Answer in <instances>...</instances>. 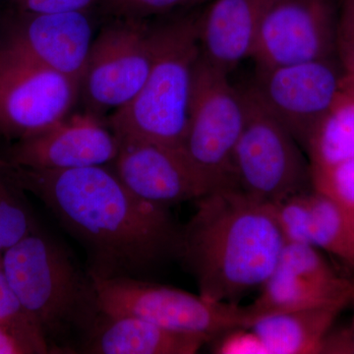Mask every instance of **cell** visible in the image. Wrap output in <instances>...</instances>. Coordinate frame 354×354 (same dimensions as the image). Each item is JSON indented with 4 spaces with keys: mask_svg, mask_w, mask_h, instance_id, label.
Here are the masks:
<instances>
[{
    "mask_svg": "<svg viewBox=\"0 0 354 354\" xmlns=\"http://www.w3.org/2000/svg\"><path fill=\"white\" fill-rule=\"evenodd\" d=\"M12 165L24 189L85 248L93 278L142 279L176 256L181 228L169 208L136 196L111 165L60 171Z\"/></svg>",
    "mask_w": 354,
    "mask_h": 354,
    "instance_id": "cell-1",
    "label": "cell"
},
{
    "mask_svg": "<svg viewBox=\"0 0 354 354\" xmlns=\"http://www.w3.org/2000/svg\"><path fill=\"white\" fill-rule=\"evenodd\" d=\"M181 227L176 257L196 281L199 295L236 304L271 276L286 245L272 205L235 188L198 198Z\"/></svg>",
    "mask_w": 354,
    "mask_h": 354,
    "instance_id": "cell-2",
    "label": "cell"
},
{
    "mask_svg": "<svg viewBox=\"0 0 354 354\" xmlns=\"http://www.w3.org/2000/svg\"><path fill=\"white\" fill-rule=\"evenodd\" d=\"M6 278L50 353H81L102 315L95 279L37 228L1 256Z\"/></svg>",
    "mask_w": 354,
    "mask_h": 354,
    "instance_id": "cell-3",
    "label": "cell"
},
{
    "mask_svg": "<svg viewBox=\"0 0 354 354\" xmlns=\"http://www.w3.org/2000/svg\"><path fill=\"white\" fill-rule=\"evenodd\" d=\"M200 11H181L153 22L155 53L136 97L106 118L118 140L181 149L187 130L195 70L201 57Z\"/></svg>",
    "mask_w": 354,
    "mask_h": 354,
    "instance_id": "cell-4",
    "label": "cell"
},
{
    "mask_svg": "<svg viewBox=\"0 0 354 354\" xmlns=\"http://www.w3.org/2000/svg\"><path fill=\"white\" fill-rule=\"evenodd\" d=\"M245 120L243 91L232 86L228 74L200 57L181 150L201 176L209 193L236 189L234 153Z\"/></svg>",
    "mask_w": 354,
    "mask_h": 354,
    "instance_id": "cell-5",
    "label": "cell"
},
{
    "mask_svg": "<svg viewBox=\"0 0 354 354\" xmlns=\"http://www.w3.org/2000/svg\"><path fill=\"white\" fill-rule=\"evenodd\" d=\"M102 313L144 319L209 342L235 328H250L248 306L216 302L171 286L136 278L95 279Z\"/></svg>",
    "mask_w": 354,
    "mask_h": 354,
    "instance_id": "cell-6",
    "label": "cell"
},
{
    "mask_svg": "<svg viewBox=\"0 0 354 354\" xmlns=\"http://www.w3.org/2000/svg\"><path fill=\"white\" fill-rule=\"evenodd\" d=\"M242 91L246 120L234 153L236 189L268 205L312 190L309 160L297 140L248 88Z\"/></svg>",
    "mask_w": 354,
    "mask_h": 354,
    "instance_id": "cell-7",
    "label": "cell"
},
{
    "mask_svg": "<svg viewBox=\"0 0 354 354\" xmlns=\"http://www.w3.org/2000/svg\"><path fill=\"white\" fill-rule=\"evenodd\" d=\"M155 53L151 19L111 18L95 35L80 82L84 111L104 118L136 97Z\"/></svg>",
    "mask_w": 354,
    "mask_h": 354,
    "instance_id": "cell-8",
    "label": "cell"
},
{
    "mask_svg": "<svg viewBox=\"0 0 354 354\" xmlns=\"http://www.w3.org/2000/svg\"><path fill=\"white\" fill-rule=\"evenodd\" d=\"M346 82L348 76L334 57L272 68L256 67L247 88L305 152Z\"/></svg>",
    "mask_w": 354,
    "mask_h": 354,
    "instance_id": "cell-9",
    "label": "cell"
},
{
    "mask_svg": "<svg viewBox=\"0 0 354 354\" xmlns=\"http://www.w3.org/2000/svg\"><path fill=\"white\" fill-rule=\"evenodd\" d=\"M80 99V84L0 44V136L19 142L44 131Z\"/></svg>",
    "mask_w": 354,
    "mask_h": 354,
    "instance_id": "cell-10",
    "label": "cell"
},
{
    "mask_svg": "<svg viewBox=\"0 0 354 354\" xmlns=\"http://www.w3.org/2000/svg\"><path fill=\"white\" fill-rule=\"evenodd\" d=\"M337 0H268L252 59L272 68L334 57Z\"/></svg>",
    "mask_w": 354,
    "mask_h": 354,
    "instance_id": "cell-11",
    "label": "cell"
},
{
    "mask_svg": "<svg viewBox=\"0 0 354 354\" xmlns=\"http://www.w3.org/2000/svg\"><path fill=\"white\" fill-rule=\"evenodd\" d=\"M0 44L80 84L94 41L90 12L39 14L16 11Z\"/></svg>",
    "mask_w": 354,
    "mask_h": 354,
    "instance_id": "cell-12",
    "label": "cell"
},
{
    "mask_svg": "<svg viewBox=\"0 0 354 354\" xmlns=\"http://www.w3.org/2000/svg\"><path fill=\"white\" fill-rule=\"evenodd\" d=\"M353 295L354 279L339 276L319 249L286 243L278 264L248 308L254 323L262 317L330 304Z\"/></svg>",
    "mask_w": 354,
    "mask_h": 354,
    "instance_id": "cell-13",
    "label": "cell"
},
{
    "mask_svg": "<svg viewBox=\"0 0 354 354\" xmlns=\"http://www.w3.org/2000/svg\"><path fill=\"white\" fill-rule=\"evenodd\" d=\"M118 151L120 140L104 118L84 111L16 142L7 160L30 169L60 171L111 165Z\"/></svg>",
    "mask_w": 354,
    "mask_h": 354,
    "instance_id": "cell-14",
    "label": "cell"
},
{
    "mask_svg": "<svg viewBox=\"0 0 354 354\" xmlns=\"http://www.w3.org/2000/svg\"><path fill=\"white\" fill-rule=\"evenodd\" d=\"M111 165L121 183L136 196L167 208L209 193L181 149L120 140V151Z\"/></svg>",
    "mask_w": 354,
    "mask_h": 354,
    "instance_id": "cell-15",
    "label": "cell"
},
{
    "mask_svg": "<svg viewBox=\"0 0 354 354\" xmlns=\"http://www.w3.org/2000/svg\"><path fill=\"white\" fill-rule=\"evenodd\" d=\"M308 156L312 189L332 198L354 223V81L312 135Z\"/></svg>",
    "mask_w": 354,
    "mask_h": 354,
    "instance_id": "cell-16",
    "label": "cell"
},
{
    "mask_svg": "<svg viewBox=\"0 0 354 354\" xmlns=\"http://www.w3.org/2000/svg\"><path fill=\"white\" fill-rule=\"evenodd\" d=\"M268 0H209L198 17L201 57L230 75L252 57L261 16Z\"/></svg>",
    "mask_w": 354,
    "mask_h": 354,
    "instance_id": "cell-17",
    "label": "cell"
},
{
    "mask_svg": "<svg viewBox=\"0 0 354 354\" xmlns=\"http://www.w3.org/2000/svg\"><path fill=\"white\" fill-rule=\"evenodd\" d=\"M205 337L176 332L136 317L102 313L81 353L91 354H194Z\"/></svg>",
    "mask_w": 354,
    "mask_h": 354,
    "instance_id": "cell-18",
    "label": "cell"
},
{
    "mask_svg": "<svg viewBox=\"0 0 354 354\" xmlns=\"http://www.w3.org/2000/svg\"><path fill=\"white\" fill-rule=\"evenodd\" d=\"M353 295L330 304L262 317L250 329L260 337L268 354L321 353L335 319L348 306Z\"/></svg>",
    "mask_w": 354,
    "mask_h": 354,
    "instance_id": "cell-19",
    "label": "cell"
},
{
    "mask_svg": "<svg viewBox=\"0 0 354 354\" xmlns=\"http://www.w3.org/2000/svg\"><path fill=\"white\" fill-rule=\"evenodd\" d=\"M310 245L335 256L354 270V223L332 198L312 189L308 193Z\"/></svg>",
    "mask_w": 354,
    "mask_h": 354,
    "instance_id": "cell-20",
    "label": "cell"
},
{
    "mask_svg": "<svg viewBox=\"0 0 354 354\" xmlns=\"http://www.w3.org/2000/svg\"><path fill=\"white\" fill-rule=\"evenodd\" d=\"M26 192L14 165L0 158V258L39 228Z\"/></svg>",
    "mask_w": 354,
    "mask_h": 354,
    "instance_id": "cell-21",
    "label": "cell"
},
{
    "mask_svg": "<svg viewBox=\"0 0 354 354\" xmlns=\"http://www.w3.org/2000/svg\"><path fill=\"white\" fill-rule=\"evenodd\" d=\"M0 324L24 337L39 348L41 354L50 353L46 337L29 315L6 278L0 258Z\"/></svg>",
    "mask_w": 354,
    "mask_h": 354,
    "instance_id": "cell-22",
    "label": "cell"
},
{
    "mask_svg": "<svg viewBox=\"0 0 354 354\" xmlns=\"http://www.w3.org/2000/svg\"><path fill=\"white\" fill-rule=\"evenodd\" d=\"M209 0H100L99 7L111 18L152 19L191 10Z\"/></svg>",
    "mask_w": 354,
    "mask_h": 354,
    "instance_id": "cell-23",
    "label": "cell"
},
{
    "mask_svg": "<svg viewBox=\"0 0 354 354\" xmlns=\"http://www.w3.org/2000/svg\"><path fill=\"white\" fill-rule=\"evenodd\" d=\"M311 191V190H310ZM308 193H300L272 205L286 243L309 244Z\"/></svg>",
    "mask_w": 354,
    "mask_h": 354,
    "instance_id": "cell-24",
    "label": "cell"
},
{
    "mask_svg": "<svg viewBox=\"0 0 354 354\" xmlns=\"http://www.w3.org/2000/svg\"><path fill=\"white\" fill-rule=\"evenodd\" d=\"M335 55L344 74L354 81V0H337Z\"/></svg>",
    "mask_w": 354,
    "mask_h": 354,
    "instance_id": "cell-25",
    "label": "cell"
},
{
    "mask_svg": "<svg viewBox=\"0 0 354 354\" xmlns=\"http://www.w3.org/2000/svg\"><path fill=\"white\" fill-rule=\"evenodd\" d=\"M213 353L218 354H268L267 348L250 328H235L216 337Z\"/></svg>",
    "mask_w": 354,
    "mask_h": 354,
    "instance_id": "cell-26",
    "label": "cell"
},
{
    "mask_svg": "<svg viewBox=\"0 0 354 354\" xmlns=\"http://www.w3.org/2000/svg\"><path fill=\"white\" fill-rule=\"evenodd\" d=\"M18 10L30 13L90 12L100 0H13Z\"/></svg>",
    "mask_w": 354,
    "mask_h": 354,
    "instance_id": "cell-27",
    "label": "cell"
},
{
    "mask_svg": "<svg viewBox=\"0 0 354 354\" xmlns=\"http://www.w3.org/2000/svg\"><path fill=\"white\" fill-rule=\"evenodd\" d=\"M349 305L351 306V321L346 327L330 330L323 342V354H354V295Z\"/></svg>",
    "mask_w": 354,
    "mask_h": 354,
    "instance_id": "cell-28",
    "label": "cell"
},
{
    "mask_svg": "<svg viewBox=\"0 0 354 354\" xmlns=\"http://www.w3.org/2000/svg\"><path fill=\"white\" fill-rule=\"evenodd\" d=\"M0 354H41L31 342L0 324Z\"/></svg>",
    "mask_w": 354,
    "mask_h": 354,
    "instance_id": "cell-29",
    "label": "cell"
}]
</instances>
